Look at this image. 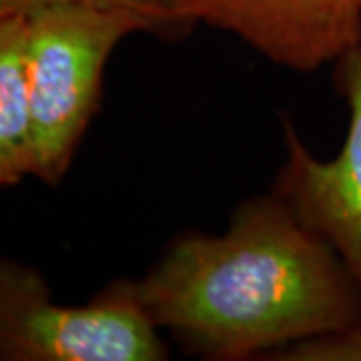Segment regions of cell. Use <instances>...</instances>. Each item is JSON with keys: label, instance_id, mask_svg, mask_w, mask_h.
I'll list each match as a JSON object with an SVG mask.
<instances>
[{"label": "cell", "instance_id": "obj_7", "mask_svg": "<svg viewBox=\"0 0 361 361\" xmlns=\"http://www.w3.org/2000/svg\"><path fill=\"white\" fill-rule=\"evenodd\" d=\"M42 2H51V0H0V18L14 13H23L26 8L35 4H42ZM85 2L121 6V8L141 14L153 28V35L163 37V39H177L193 28L180 16L177 0H85Z\"/></svg>", "mask_w": 361, "mask_h": 361}, {"label": "cell", "instance_id": "obj_3", "mask_svg": "<svg viewBox=\"0 0 361 361\" xmlns=\"http://www.w3.org/2000/svg\"><path fill=\"white\" fill-rule=\"evenodd\" d=\"M159 331L137 281L118 279L85 305H63L39 271L0 259L2 361H163Z\"/></svg>", "mask_w": 361, "mask_h": 361}, {"label": "cell", "instance_id": "obj_6", "mask_svg": "<svg viewBox=\"0 0 361 361\" xmlns=\"http://www.w3.org/2000/svg\"><path fill=\"white\" fill-rule=\"evenodd\" d=\"M35 177L25 14L0 18V187Z\"/></svg>", "mask_w": 361, "mask_h": 361}, {"label": "cell", "instance_id": "obj_2", "mask_svg": "<svg viewBox=\"0 0 361 361\" xmlns=\"http://www.w3.org/2000/svg\"><path fill=\"white\" fill-rule=\"evenodd\" d=\"M23 14L35 177L54 185L99 113L109 56L129 35L153 28L133 11L85 0H51Z\"/></svg>", "mask_w": 361, "mask_h": 361}, {"label": "cell", "instance_id": "obj_4", "mask_svg": "<svg viewBox=\"0 0 361 361\" xmlns=\"http://www.w3.org/2000/svg\"><path fill=\"white\" fill-rule=\"evenodd\" d=\"M337 92L349 106L345 142L334 159H317L285 121V163L273 193L334 247L361 293V30L334 63Z\"/></svg>", "mask_w": 361, "mask_h": 361}, {"label": "cell", "instance_id": "obj_5", "mask_svg": "<svg viewBox=\"0 0 361 361\" xmlns=\"http://www.w3.org/2000/svg\"><path fill=\"white\" fill-rule=\"evenodd\" d=\"M180 16L231 32L275 65L311 73L357 39L361 0H177Z\"/></svg>", "mask_w": 361, "mask_h": 361}, {"label": "cell", "instance_id": "obj_1", "mask_svg": "<svg viewBox=\"0 0 361 361\" xmlns=\"http://www.w3.org/2000/svg\"><path fill=\"white\" fill-rule=\"evenodd\" d=\"M137 283L157 327L205 360H267L361 319L336 249L275 193L239 207L223 235L179 237Z\"/></svg>", "mask_w": 361, "mask_h": 361}, {"label": "cell", "instance_id": "obj_8", "mask_svg": "<svg viewBox=\"0 0 361 361\" xmlns=\"http://www.w3.org/2000/svg\"><path fill=\"white\" fill-rule=\"evenodd\" d=\"M267 360L277 361H361V319L341 331L287 345Z\"/></svg>", "mask_w": 361, "mask_h": 361}]
</instances>
